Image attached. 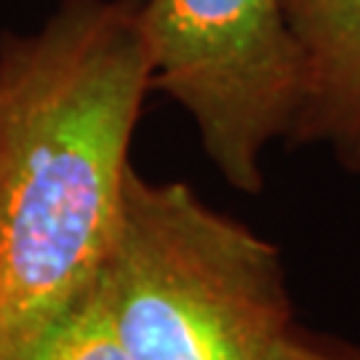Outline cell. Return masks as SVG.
I'll return each mask as SVG.
<instances>
[{
	"label": "cell",
	"mask_w": 360,
	"mask_h": 360,
	"mask_svg": "<svg viewBox=\"0 0 360 360\" xmlns=\"http://www.w3.org/2000/svg\"><path fill=\"white\" fill-rule=\"evenodd\" d=\"M150 91L136 0H62L0 38V360L96 278Z\"/></svg>",
	"instance_id": "1"
},
{
	"label": "cell",
	"mask_w": 360,
	"mask_h": 360,
	"mask_svg": "<svg viewBox=\"0 0 360 360\" xmlns=\"http://www.w3.org/2000/svg\"><path fill=\"white\" fill-rule=\"evenodd\" d=\"M94 285L131 360H267L294 334L281 251L184 181L131 171Z\"/></svg>",
	"instance_id": "2"
},
{
	"label": "cell",
	"mask_w": 360,
	"mask_h": 360,
	"mask_svg": "<svg viewBox=\"0 0 360 360\" xmlns=\"http://www.w3.org/2000/svg\"><path fill=\"white\" fill-rule=\"evenodd\" d=\"M153 89L190 117L232 190H264V158L299 102L283 0H136Z\"/></svg>",
	"instance_id": "3"
},
{
	"label": "cell",
	"mask_w": 360,
	"mask_h": 360,
	"mask_svg": "<svg viewBox=\"0 0 360 360\" xmlns=\"http://www.w3.org/2000/svg\"><path fill=\"white\" fill-rule=\"evenodd\" d=\"M283 13L299 70L288 142L360 171V0H283Z\"/></svg>",
	"instance_id": "4"
},
{
	"label": "cell",
	"mask_w": 360,
	"mask_h": 360,
	"mask_svg": "<svg viewBox=\"0 0 360 360\" xmlns=\"http://www.w3.org/2000/svg\"><path fill=\"white\" fill-rule=\"evenodd\" d=\"M13 360H131L91 285L46 323Z\"/></svg>",
	"instance_id": "5"
},
{
	"label": "cell",
	"mask_w": 360,
	"mask_h": 360,
	"mask_svg": "<svg viewBox=\"0 0 360 360\" xmlns=\"http://www.w3.org/2000/svg\"><path fill=\"white\" fill-rule=\"evenodd\" d=\"M267 360H360V352L345 347H326L294 331Z\"/></svg>",
	"instance_id": "6"
}]
</instances>
